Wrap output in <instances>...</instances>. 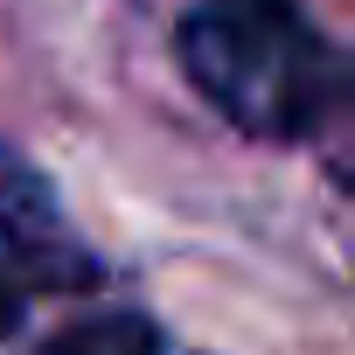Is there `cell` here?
Wrapping results in <instances>:
<instances>
[{"label":"cell","instance_id":"obj_4","mask_svg":"<svg viewBox=\"0 0 355 355\" xmlns=\"http://www.w3.org/2000/svg\"><path fill=\"white\" fill-rule=\"evenodd\" d=\"M15 327H21V286H15L8 272H0V341H8Z\"/></svg>","mask_w":355,"mask_h":355},{"label":"cell","instance_id":"obj_2","mask_svg":"<svg viewBox=\"0 0 355 355\" xmlns=\"http://www.w3.org/2000/svg\"><path fill=\"white\" fill-rule=\"evenodd\" d=\"M0 237H8V251L49 279V286H77L91 279V258L70 244L63 230V209H56V189L42 182V167L15 146H0Z\"/></svg>","mask_w":355,"mask_h":355},{"label":"cell","instance_id":"obj_3","mask_svg":"<svg viewBox=\"0 0 355 355\" xmlns=\"http://www.w3.org/2000/svg\"><path fill=\"white\" fill-rule=\"evenodd\" d=\"M153 348H160V334L146 313H91L42 341V355H153Z\"/></svg>","mask_w":355,"mask_h":355},{"label":"cell","instance_id":"obj_1","mask_svg":"<svg viewBox=\"0 0 355 355\" xmlns=\"http://www.w3.org/2000/svg\"><path fill=\"white\" fill-rule=\"evenodd\" d=\"M182 63L251 132H306L334 98V56L293 0H216L182 21Z\"/></svg>","mask_w":355,"mask_h":355}]
</instances>
